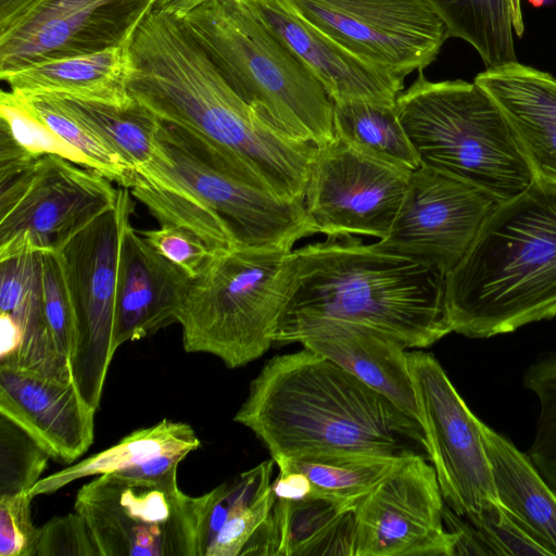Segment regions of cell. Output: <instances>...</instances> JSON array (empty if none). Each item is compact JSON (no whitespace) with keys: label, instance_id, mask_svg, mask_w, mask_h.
<instances>
[{"label":"cell","instance_id":"cell-1","mask_svg":"<svg viewBox=\"0 0 556 556\" xmlns=\"http://www.w3.org/2000/svg\"><path fill=\"white\" fill-rule=\"evenodd\" d=\"M130 52L128 89L137 102L224 149L261 189L304 199L318 147L286 136L247 104L178 18L153 10Z\"/></svg>","mask_w":556,"mask_h":556},{"label":"cell","instance_id":"cell-2","mask_svg":"<svg viewBox=\"0 0 556 556\" xmlns=\"http://www.w3.org/2000/svg\"><path fill=\"white\" fill-rule=\"evenodd\" d=\"M233 420L261 440L277 466L319 452L428 458L417 418L305 348L264 364Z\"/></svg>","mask_w":556,"mask_h":556},{"label":"cell","instance_id":"cell-3","mask_svg":"<svg viewBox=\"0 0 556 556\" xmlns=\"http://www.w3.org/2000/svg\"><path fill=\"white\" fill-rule=\"evenodd\" d=\"M324 321L368 327L406 349L429 348L453 332L445 275L353 235L293 249L274 344Z\"/></svg>","mask_w":556,"mask_h":556},{"label":"cell","instance_id":"cell-4","mask_svg":"<svg viewBox=\"0 0 556 556\" xmlns=\"http://www.w3.org/2000/svg\"><path fill=\"white\" fill-rule=\"evenodd\" d=\"M129 190L160 226L192 232L213 254L238 245L293 249L318 233L303 200L258 188L224 149L164 121Z\"/></svg>","mask_w":556,"mask_h":556},{"label":"cell","instance_id":"cell-5","mask_svg":"<svg viewBox=\"0 0 556 556\" xmlns=\"http://www.w3.org/2000/svg\"><path fill=\"white\" fill-rule=\"evenodd\" d=\"M453 332L484 339L556 316V182L501 202L445 276Z\"/></svg>","mask_w":556,"mask_h":556},{"label":"cell","instance_id":"cell-6","mask_svg":"<svg viewBox=\"0 0 556 556\" xmlns=\"http://www.w3.org/2000/svg\"><path fill=\"white\" fill-rule=\"evenodd\" d=\"M179 21L233 91L273 127L317 147L333 140L332 100L244 0H211Z\"/></svg>","mask_w":556,"mask_h":556},{"label":"cell","instance_id":"cell-7","mask_svg":"<svg viewBox=\"0 0 556 556\" xmlns=\"http://www.w3.org/2000/svg\"><path fill=\"white\" fill-rule=\"evenodd\" d=\"M396 110L420 165L471 184L500 203L532 182L507 119L475 81H430L419 71L397 96Z\"/></svg>","mask_w":556,"mask_h":556},{"label":"cell","instance_id":"cell-8","mask_svg":"<svg viewBox=\"0 0 556 556\" xmlns=\"http://www.w3.org/2000/svg\"><path fill=\"white\" fill-rule=\"evenodd\" d=\"M293 249L238 245L215 253L190 279L177 314L188 353L238 368L263 356L288 293Z\"/></svg>","mask_w":556,"mask_h":556},{"label":"cell","instance_id":"cell-9","mask_svg":"<svg viewBox=\"0 0 556 556\" xmlns=\"http://www.w3.org/2000/svg\"><path fill=\"white\" fill-rule=\"evenodd\" d=\"M202 495L184 493L177 471L159 477L104 473L77 492L99 556H200Z\"/></svg>","mask_w":556,"mask_h":556},{"label":"cell","instance_id":"cell-10","mask_svg":"<svg viewBox=\"0 0 556 556\" xmlns=\"http://www.w3.org/2000/svg\"><path fill=\"white\" fill-rule=\"evenodd\" d=\"M132 194L121 187L114 207L104 212L59 251L71 293L75 337L70 359L73 382L98 410L116 352L114 321L124 232L135 211Z\"/></svg>","mask_w":556,"mask_h":556},{"label":"cell","instance_id":"cell-11","mask_svg":"<svg viewBox=\"0 0 556 556\" xmlns=\"http://www.w3.org/2000/svg\"><path fill=\"white\" fill-rule=\"evenodd\" d=\"M111 182L93 169L51 154L0 181V261L61 251L115 206L118 189Z\"/></svg>","mask_w":556,"mask_h":556},{"label":"cell","instance_id":"cell-12","mask_svg":"<svg viewBox=\"0 0 556 556\" xmlns=\"http://www.w3.org/2000/svg\"><path fill=\"white\" fill-rule=\"evenodd\" d=\"M407 358L417 418L442 497L453 511L471 522L498 502L481 420L432 353L417 350L407 352Z\"/></svg>","mask_w":556,"mask_h":556},{"label":"cell","instance_id":"cell-13","mask_svg":"<svg viewBox=\"0 0 556 556\" xmlns=\"http://www.w3.org/2000/svg\"><path fill=\"white\" fill-rule=\"evenodd\" d=\"M357 58L405 78L422 71L450 37L428 0H290Z\"/></svg>","mask_w":556,"mask_h":556},{"label":"cell","instance_id":"cell-14","mask_svg":"<svg viewBox=\"0 0 556 556\" xmlns=\"http://www.w3.org/2000/svg\"><path fill=\"white\" fill-rule=\"evenodd\" d=\"M412 173L334 137L318 147L311 164L305 211L318 233L381 240L393 226Z\"/></svg>","mask_w":556,"mask_h":556},{"label":"cell","instance_id":"cell-15","mask_svg":"<svg viewBox=\"0 0 556 556\" xmlns=\"http://www.w3.org/2000/svg\"><path fill=\"white\" fill-rule=\"evenodd\" d=\"M498 203L471 184L420 165L410 175L390 232L375 244L446 276Z\"/></svg>","mask_w":556,"mask_h":556},{"label":"cell","instance_id":"cell-16","mask_svg":"<svg viewBox=\"0 0 556 556\" xmlns=\"http://www.w3.org/2000/svg\"><path fill=\"white\" fill-rule=\"evenodd\" d=\"M444 505L429 459L408 458L358 503L353 556H452Z\"/></svg>","mask_w":556,"mask_h":556},{"label":"cell","instance_id":"cell-17","mask_svg":"<svg viewBox=\"0 0 556 556\" xmlns=\"http://www.w3.org/2000/svg\"><path fill=\"white\" fill-rule=\"evenodd\" d=\"M159 0H43L0 36V76L130 43Z\"/></svg>","mask_w":556,"mask_h":556},{"label":"cell","instance_id":"cell-18","mask_svg":"<svg viewBox=\"0 0 556 556\" xmlns=\"http://www.w3.org/2000/svg\"><path fill=\"white\" fill-rule=\"evenodd\" d=\"M96 412L74 382L0 365V415L23 429L56 462L74 463L89 450Z\"/></svg>","mask_w":556,"mask_h":556},{"label":"cell","instance_id":"cell-19","mask_svg":"<svg viewBox=\"0 0 556 556\" xmlns=\"http://www.w3.org/2000/svg\"><path fill=\"white\" fill-rule=\"evenodd\" d=\"M323 86L332 102H395L404 78L351 53L305 20L290 0H244Z\"/></svg>","mask_w":556,"mask_h":556},{"label":"cell","instance_id":"cell-20","mask_svg":"<svg viewBox=\"0 0 556 556\" xmlns=\"http://www.w3.org/2000/svg\"><path fill=\"white\" fill-rule=\"evenodd\" d=\"M190 276L156 252L129 224L124 232L116 290L114 348L177 323Z\"/></svg>","mask_w":556,"mask_h":556},{"label":"cell","instance_id":"cell-21","mask_svg":"<svg viewBox=\"0 0 556 556\" xmlns=\"http://www.w3.org/2000/svg\"><path fill=\"white\" fill-rule=\"evenodd\" d=\"M473 81L503 112L534 178L556 182V77L516 61Z\"/></svg>","mask_w":556,"mask_h":556},{"label":"cell","instance_id":"cell-22","mask_svg":"<svg viewBox=\"0 0 556 556\" xmlns=\"http://www.w3.org/2000/svg\"><path fill=\"white\" fill-rule=\"evenodd\" d=\"M290 343L330 359L417 418L406 348L396 340L361 325L324 321L293 334Z\"/></svg>","mask_w":556,"mask_h":556},{"label":"cell","instance_id":"cell-23","mask_svg":"<svg viewBox=\"0 0 556 556\" xmlns=\"http://www.w3.org/2000/svg\"><path fill=\"white\" fill-rule=\"evenodd\" d=\"M274 465L264 460L202 495L201 556L255 554L275 503Z\"/></svg>","mask_w":556,"mask_h":556},{"label":"cell","instance_id":"cell-24","mask_svg":"<svg viewBox=\"0 0 556 556\" xmlns=\"http://www.w3.org/2000/svg\"><path fill=\"white\" fill-rule=\"evenodd\" d=\"M200 445L190 425L162 419L129 433L106 450L41 478L29 495L33 498L48 495L76 480L104 473L159 477L175 472L186 456Z\"/></svg>","mask_w":556,"mask_h":556},{"label":"cell","instance_id":"cell-25","mask_svg":"<svg viewBox=\"0 0 556 556\" xmlns=\"http://www.w3.org/2000/svg\"><path fill=\"white\" fill-rule=\"evenodd\" d=\"M357 505L315 493L275 498L256 556H353Z\"/></svg>","mask_w":556,"mask_h":556},{"label":"cell","instance_id":"cell-26","mask_svg":"<svg viewBox=\"0 0 556 556\" xmlns=\"http://www.w3.org/2000/svg\"><path fill=\"white\" fill-rule=\"evenodd\" d=\"M134 71L130 47L35 63L0 76L24 96L55 94L115 106L135 102L128 86Z\"/></svg>","mask_w":556,"mask_h":556},{"label":"cell","instance_id":"cell-27","mask_svg":"<svg viewBox=\"0 0 556 556\" xmlns=\"http://www.w3.org/2000/svg\"><path fill=\"white\" fill-rule=\"evenodd\" d=\"M0 318L22 337L12 367L73 382L70 364L58 351L46 317L41 252L0 261Z\"/></svg>","mask_w":556,"mask_h":556},{"label":"cell","instance_id":"cell-28","mask_svg":"<svg viewBox=\"0 0 556 556\" xmlns=\"http://www.w3.org/2000/svg\"><path fill=\"white\" fill-rule=\"evenodd\" d=\"M480 430L500 503L556 556V494L527 453L482 421Z\"/></svg>","mask_w":556,"mask_h":556},{"label":"cell","instance_id":"cell-29","mask_svg":"<svg viewBox=\"0 0 556 556\" xmlns=\"http://www.w3.org/2000/svg\"><path fill=\"white\" fill-rule=\"evenodd\" d=\"M334 137L349 146L414 172L418 155L400 121L396 101L352 99L333 103Z\"/></svg>","mask_w":556,"mask_h":556},{"label":"cell","instance_id":"cell-30","mask_svg":"<svg viewBox=\"0 0 556 556\" xmlns=\"http://www.w3.org/2000/svg\"><path fill=\"white\" fill-rule=\"evenodd\" d=\"M408 458L358 452H319L286 460L278 465V469L304 473L315 494L358 504Z\"/></svg>","mask_w":556,"mask_h":556},{"label":"cell","instance_id":"cell-31","mask_svg":"<svg viewBox=\"0 0 556 556\" xmlns=\"http://www.w3.org/2000/svg\"><path fill=\"white\" fill-rule=\"evenodd\" d=\"M450 37L470 43L489 67L517 61L510 0H428Z\"/></svg>","mask_w":556,"mask_h":556},{"label":"cell","instance_id":"cell-32","mask_svg":"<svg viewBox=\"0 0 556 556\" xmlns=\"http://www.w3.org/2000/svg\"><path fill=\"white\" fill-rule=\"evenodd\" d=\"M55 96V94H54ZM62 103L93 130L131 169L146 164L154 149L161 119L135 100L115 106L58 96Z\"/></svg>","mask_w":556,"mask_h":556},{"label":"cell","instance_id":"cell-33","mask_svg":"<svg viewBox=\"0 0 556 556\" xmlns=\"http://www.w3.org/2000/svg\"><path fill=\"white\" fill-rule=\"evenodd\" d=\"M25 97L52 130L89 159L93 170L119 187L129 189L134 185L136 172L93 130L77 118L58 96Z\"/></svg>","mask_w":556,"mask_h":556},{"label":"cell","instance_id":"cell-34","mask_svg":"<svg viewBox=\"0 0 556 556\" xmlns=\"http://www.w3.org/2000/svg\"><path fill=\"white\" fill-rule=\"evenodd\" d=\"M522 386L539 402L528 456L556 494V351L541 353L523 371Z\"/></svg>","mask_w":556,"mask_h":556},{"label":"cell","instance_id":"cell-35","mask_svg":"<svg viewBox=\"0 0 556 556\" xmlns=\"http://www.w3.org/2000/svg\"><path fill=\"white\" fill-rule=\"evenodd\" d=\"M0 119V127L29 155H59L93 169L89 159L52 130L21 92L1 91Z\"/></svg>","mask_w":556,"mask_h":556},{"label":"cell","instance_id":"cell-36","mask_svg":"<svg viewBox=\"0 0 556 556\" xmlns=\"http://www.w3.org/2000/svg\"><path fill=\"white\" fill-rule=\"evenodd\" d=\"M49 458L29 434L0 415V495L29 493Z\"/></svg>","mask_w":556,"mask_h":556},{"label":"cell","instance_id":"cell-37","mask_svg":"<svg viewBox=\"0 0 556 556\" xmlns=\"http://www.w3.org/2000/svg\"><path fill=\"white\" fill-rule=\"evenodd\" d=\"M45 312L52 340L70 364L75 316L71 293L58 252H41Z\"/></svg>","mask_w":556,"mask_h":556},{"label":"cell","instance_id":"cell-38","mask_svg":"<svg viewBox=\"0 0 556 556\" xmlns=\"http://www.w3.org/2000/svg\"><path fill=\"white\" fill-rule=\"evenodd\" d=\"M471 523L495 556H551L522 523L500 501L482 511Z\"/></svg>","mask_w":556,"mask_h":556},{"label":"cell","instance_id":"cell-39","mask_svg":"<svg viewBox=\"0 0 556 556\" xmlns=\"http://www.w3.org/2000/svg\"><path fill=\"white\" fill-rule=\"evenodd\" d=\"M29 493L0 495V556H35L39 528L31 519Z\"/></svg>","mask_w":556,"mask_h":556},{"label":"cell","instance_id":"cell-40","mask_svg":"<svg viewBox=\"0 0 556 556\" xmlns=\"http://www.w3.org/2000/svg\"><path fill=\"white\" fill-rule=\"evenodd\" d=\"M35 556H99V552L87 522L74 510L39 528Z\"/></svg>","mask_w":556,"mask_h":556},{"label":"cell","instance_id":"cell-41","mask_svg":"<svg viewBox=\"0 0 556 556\" xmlns=\"http://www.w3.org/2000/svg\"><path fill=\"white\" fill-rule=\"evenodd\" d=\"M139 231V230H138ZM139 233L156 252L194 278L213 253L192 232L175 226L140 230Z\"/></svg>","mask_w":556,"mask_h":556},{"label":"cell","instance_id":"cell-42","mask_svg":"<svg viewBox=\"0 0 556 556\" xmlns=\"http://www.w3.org/2000/svg\"><path fill=\"white\" fill-rule=\"evenodd\" d=\"M443 522L453 536L452 556L491 555L479 530L466 518L457 515L447 505L443 508Z\"/></svg>","mask_w":556,"mask_h":556},{"label":"cell","instance_id":"cell-43","mask_svg":"<svg viewBox=\"0 0 556 556\" xmlns=\"http://www.w3.org/2000/svg\"><path fill=\"white\" fill-rule=\"evenodd\" d=\"M275 498L285 501H298L313 493V486L308 478L293 470L279 471L271 482Z\"/></svg>","mask_w":556,"mask_h":556},{"label":"cell","instance_id":"cell-44","mask_svg":"<svg viewBox=\"0 0 556 556\" xmlns=\"http://www.w3.org/2000/svg\"><path fill=\"white\" fill-rule=\"evenodd\" d=\"M43 0H0V36L22 23Z\"/></svg>","mask_w":556,"mask_h":556},{"label":"cell","instance_id":"cell-45","mask_svg":"<svg viewBox=\"0 0 556 556\" xmlns=\"http://www.w3.org/2000/svg\"><path fill=\"white\" fill-rule=\"evenodd\" d=\"M211 0H159L155 9L181 20L193 9Z\"/></svg>","mask_w":556,"mask_h":556},{"label":"cell","instance_id":"cell-46","mask_svg":"<svg viewBox=\"0 0 556 556\" xmlns=\"http://www.w3.org/2000/svg\"><path fill=\"white\" fill-rule=\"evenodd\" d=\"M513 9V25L514 31L517 36H522L525 31V24L521 11V0H510Z\"/></svg>","mask_w":556,"mask_h":556}]
</instances>
